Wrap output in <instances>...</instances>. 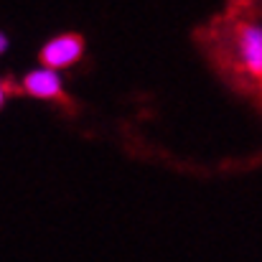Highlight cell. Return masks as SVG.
<instances>
[{
  "mask_svg": "<svg viewBox=\"0 0 262 262\" xmlns=\"http://www.w3.org/2000/svg\"><path fill=\"white\" fill-rule=\"evenodd\" d=\"M82 51H84V43L79 36L61 33L41 49V61L43 67H51V69H67L82 59Z\"/></svg>",
  "mask_w": 262,
  "mask_h": 262,
  "instance_id": "cell-2",
  "label": "cell"
},
{
  "mask_svg": "<svg viewBox=\"0 0 262 262\" xmlns=\"http://www.w3.org/2000/svg\"><path fill=\"white\" fill-rule=\"evenodd\" d=\"M23 89L36 97V99H56L61 97V77H59V69H51V67H43V69H33L26 74L23 79Z\"/></svg>",
  "mask_w": 262,
  "mask_h": 262,
  "instance_id": "cell-3",
  "label": "cell"
},
{
  "mask_svg": "<svg viewBox=\"0 0 262 262\" xmlns=\"http://www.w3.org/2000/svg\"><path fill=\"white\" fill-rule=\"evenodd\" d=\"M0 51H8V36L0 38Z\"/></svg>",
  "mask_w": 262,
  "mask_h": 262,
  "instance_id": "cell-4",
  "label": "cell"
},
{
  "mask_svg": "<svg viewBox=\"0 0 262 262\" xmlns=\"http://www.w3.org/2000/svg\"><path fill=\"white\" fill-rule=\"evenodd\" d=\"M234 51L242 72H247L255 79H262V26L242 23L234 36Z\"/></svg>",
  "mask_w": 262,
  "mask_h": 262,
  "instance_id": "cell-1",
  "label": "cell"
}]
</instances>
